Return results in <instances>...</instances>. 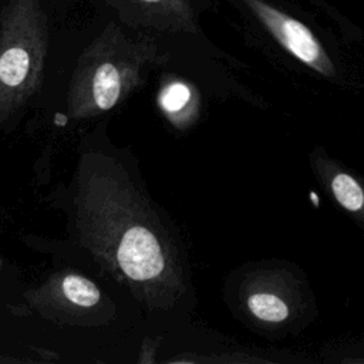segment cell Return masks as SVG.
Here are the masks:
<instances>
[{"label": "cell", "mask_w": 364, "mask_h": 364, "mask_svg": "<svg viewBox=\"0 0 364 364\" xmlns=\"http://www.w3.org/2000/svg\"><path fill=\"white\" fill-rule=\"evenodd\" d=\"M48 47L40 0H9L0 13V127L40 90Z\"/></svg>", "instance_id": "cell-3"}, {"label": "cell", "mask_w": 364, "mask_h": 364, "mask_svg": "<svg viewBox=\"0 0 364 364\" xmlns=\"http://www.w3.org/2000/svg\"><path fill=\"white\" fill-rule=\"evenodd\" d=\"M256 21L293 57L313 70L330 75L333 63L316 34L297 17L270 0H239Z\"/></svg>", "instance_id": "cell-4"}, {"label": "cell", "mask_w": 364, "mask_h": 364, "mask_svg": "<svg viewBox=\"0 0 364 364\" xmlns=\"http://www.w3.org/2000/svg\"><path fill=\"white\" fill-rule=\"evenodd\" d=\"M192 101L191 88L179 80H172L164 84L159 92V104L168 119L178 128L188 121L186 109Z\"/></svg>", "instance_id": "cell-7"}, {"label": "cell", "mask_w": 364, "mask_h": 364, "mask_svg": "<svg viewBox=\"0 0 364 364\" xmlns=\"http://www.w3.org/2000/svg\"><path fill=\"white\" fill-rule=\"evenodd\" d=\"M165 58L149 34L108 23L78 57L67 92V115L85 119L111 111Z\"/></svg>", "instance_id": "cell-2"}, {"label": "cell", "mask_w": 364, "mask_h": 364, "mask_svg": "<svg viewBox=\"0 0 364 364\" xmlns=\"http://www.w3.org/2000/svg\"><path fill=\"white\" fill-rule=\"evenodd\" d=\"M73 219L94 260L149 310L173 309L185 293L182 256L129 169L102 151H85L74 178Z\"/></svg>", "instance_id": "cell-1"}, {"label": "cell", "mask_w": 364, "mask_h": 364, "mask_svg": "<svg viewBox=\"0 0 364 364\" xmlns=\"http://www.w3.org/2000/svg\"><path fill=\"white\" fill-rule=\"evenodd\" d=\"M250 311L264 321H282L287 317L289 309L283 300L270 293H255L247 299Z\"/></svg>", "instance_id": "cell-8"}, {"label": "cell", "mask_w": 364, "mask_h": 364, "mask_svg": "<svg viewBox=\"0 0 364 364\" xmlns=\"http://www.w3.org/2000/svg\"><path fill=\"white\" fill-rule=\"evenodd\" d=\"M333 193L337 202L347 210L355 212L364 203V193L360 185L347 173H338L333 179Z\"/></svg>", "instance_id": "cell-9"}, {"label": "cell", "mask_w": 364, "mask_h": 364, "mask_svg": "<svg viewBox=\"0 0 364 364\" xmlns=\"http://www.w3.org/2000/svg\"><path fill=\"white\" fill-rule=\"evenodd\" d=\"M118 11L121 21L136 30L196 33V14L191 0H102Z\"/></svg>", "instance_id": "cell-6"}, {"label": "cell", "mask_w": 364, "mask_h": 364, "mask_svg": "<svg viewBox=\"0 0 364 364\" xmlns=\"http://www.w3.org/2000/svg\"><path fill=\"white\" fill-rule=\"evenodd\" d=\"M24 299L46 317L75 320L94 313L101 304L102 294L91 279L77 272H60L28 290Z\"/></svg>", "instance_id": "cell-5"}, {"label": "cell", "mask_w": 364, "mask_h": 364, "mask_svg": "<svg viewBox=\"0 0 364 364\" xmlns=\"http://www.w3.org/2000/svg\"><path fill=\"white\" fill-rule=\"evenodd\" d=\"M1 267H3V260L0 259V270H1Z\"/></svg>", "instance_id": "cell-10"}]
</instances>
